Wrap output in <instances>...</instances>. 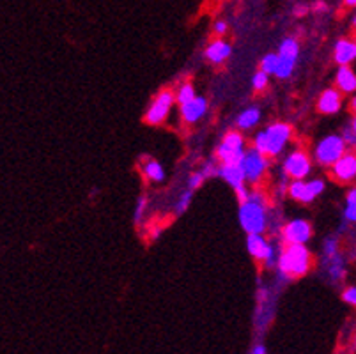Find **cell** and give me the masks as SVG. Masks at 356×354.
Segmentation results:
<instances>
[{
  "mask_svg": "<svg viewBox=\"0 0 356 354\" xmlns=\"http://www.w3.org/2000/svg\"><path fill=\"white\" fill-rule=\"evenodd\" d=\"M310 158L305 151H293L286 160H284V172L291 179H303L310 174Z\"/></svg>",
  "mask_w": 356,
  "mask_h": 354,
  "instance_id": "12",
  "label": "cell"
},
{
  "mask_svg": "<svg viewBox=\"0 0 356 354\" xmlns=\"http://www.w3.org/2000/svg\"><path fill=\"white\" fill-rule=\"evenodd\" d=\"M316 9H317V11H321V9H323V11H325V9H326V4H325V2H317V4H316Z\"/></svg>",
  "mask_w": 356,
  "mask_h": 354,
  "instance_id": "38",
  "label": "cell"
},
{
  "mask_svg": "<svg viewBox=\"0 0 356 354\" xmlns=\"http://www.w3.org/2000/svg\"><path fill=\"white\" fill-rule=\"evenodd\" d=\"M341 135L344 136L346 144H348L349 147H353L356 151V115H355V119L351 121V124H348V126H344V128H342Z\"/></svg>",
  "mask_w": 356,
  "mask_h": 354,
  "instance_id": "27",
  "label": "cell"
},
{
  "mask_svg": "<svg viewBox=\"0 0 356 354\" xmlns=\"http://www.w3.org/2000/svg\"><path fill=\"white\" fill-rule=\"evenodd\" d=\"M344 222L346 223H356V204H348V202H346Z\"/></svg>",
  "mask_w": 356,
  "mask_h": 354,
  "instance_id": "32",
  "label": "cell"
},
{
  "mask_svg": "<svg viewBox=\"0 0 356 354\" xmlns=\"http://www.w3.org/2000/svg\"><path fill=\"white\" fill-rule=\"evenodd\" d=\"M193 191L195 190H192V188H186V190L181 193V197L177 199V202H176V213L177 214H183L184 211L188 209L190 204H192V200H193Z\"/></svg>",
  "mask_w": 356,
  "mask_h": 354,
  "instance_id": "25",
  "label": "cell"
},
{
  "mask_svg": "<svg viewBox=\"0 0 356 354\" xmlns=\"http://www.w3.org/2000/svg\"><path fill=\"white\" fill-rule=\"evenodd\" d=\"M218 177H222L229 186H232V190L238 195L239 204L248 199L250 191L247 190V179H245V174H243L239 165H220Z\"/></svg>",
  "mask_w": 356,
  "mask_h": 354,
  "instance_id": "11",
  "label": "cell"
},
{
  "mask_svg": "<svg viewBox=\"0 0 356 354\" xmlns=\"http://www.w3.org/2000/svg\"><path fill=\"white\" fill-rule=\"evenodd\" d=\"M250 354H268V351H266V347L262 346V344H257V346L252 347Z\"/></svg>",
  "mask_w": 356,
  "mask_h": 354,
  "instance_id": "35",
  "label": "cell"
},
{
  "mask_svg": "<svg viewBox=\"0 0 356 354\" xmlns=\"http://www.w3.org/2000/svg\"><path fill=\"white\" fill-rule=\"evenodd\" d=\"M341 255V250H339V238L337 236H328L323 243V257H325V264L326 262L333 261L335 257Z\"/></svg>",
  "mask_w": 356,
  "mask_h": 354,
  "instance_id": "23",
  "label": "cell"
},
{
  "mask_svg": "<svg viewBox=\"0 0 356 354\" xmlns=\"http://www.w3.org/2000/svg\"><path fill=\"white\" fill-rule=\"evenodd\" d=\"M206 179H208V177H206V175L202 174V170L195 172V174H192V175H190L188 188H192V190H197V188H200V186H202V183H204V181H206Z\"/></svg>",
  "mask_w": 356,
  "mask_h": 354,
  "instance_id": "31",
  "label": "cell"
},
{
  "mask_svg": "<svg viewBox=\"0 0 356 354\" xmlns=\"http://www.w3.org/2000/svg\"><path fill=\"white\" fill-rule=\"evenodd\" d=\"M298 57H300V45L296 39L286 38L278 47V67L275 77L289 78L296 67Z\"/></svg>",
  "mask_w": 356,
  "mask_h": 354,
  "instance_id": "7",
  "label": "cell"
},
{
  "mask_svg": "<svg viewBox=\"0 0 356 354\" xmlns=\"http://www.w3.org/2000/svg\"><path fill=\"white\" fill-rule=\"evenodd\" d=\"M346 8H356V0H344Z\"/></svg>",
  "mask_w": 356,
  "mask_h": 354,
  "instance_id": "36",
  "label": "cell"
},
{
  "mask_svg": "<svg viewBox=\"0 0 356 354\" xmlns=\"http://www.w3.org/2000/svg\"><path fill=\"white\" fill-rule=\"evenodd\" d=\"M319 112L326 115H333L342 108V92L339 89H326L317 102Z\"/></svg>",
  "mask_w": 356,
  "mask_h": 354,
  "instance_id": "16",
  "label": "cell"
},
{
  "mask_svg": "<svg viewBox=\"0 0 356 354\" xmlns=\"http://www.w3.org/2000/svg\"><path fill=\"white\" fill-rule=\"evenodd\" d=\"M245 138L241 133L229 131L216 149V158L222 165H239L245 156Z\"/></svg>",
  "mask_w": 356,
  "mask_h": 354,
  "instance_id": "5",
  "label": "cell"
},
{
  "mask_svg": "<svg viewBox=\"0 0 356 354\" xmlns=\"http://www.w3.org/2000/svg\"><path fill=\"white\" fill-rule=\"evenodd\" d=\"M278 67V54H268L262 57L261 61V70L268 74L277 73Z\"/></svg>",
  "mask_w": 356,
  "mask_h": 354,
  "instance_id": "26",
  "label": "cell"
},
{
  "mask_svg": "<svg viewBox=\"0 0 356 354\" xmlns=\"http://www.w3.org/2000/svg\"><path fill=\"white\" fill-rule=\"evenodd\" d=\"M278 273L287 278H300L310 269V252L305 245H287L280 253Z\"/></svg>",
  "mask_w": 356,
  "mask_h": 354,
  "instance_id": "3",
  "label": "cell"
},
{
  "mask_svg": "<svg viewBox=\"0 0 356 354\" xmlns=\"http://www.w3.org/2000/svg\"><path fill=\"white\" fill-rule=\"evenodd\" d=\"M231 51L232 48L227 41H223V39H215V41L209 43L208 48H206V58H208L209 63L220 64L223 63V61H227Z\"/></svg>",
  "mask_w": 356,
  "mask_h": 354,
  "instance_id": "19",
  "label": "cell"
},
{
  "mask_svg": "<svg viewBox=\"0 0 356 354\" xmlns=\"http://www.w3.org/2000/svg\"><path fill=\"white\" fill-rule=\"evenodd\" d=\"M268 165H270V161H268V156L262 154V152H259L257 149H248L247 152H245V156H243L241 163H239V167H241L243 174H245V179H247V183H259L261 181V177L264 175V172L268 170Z\"/></svg>",
  "mask_w": 356,
  "mask_h": 354,
  "instance_id": "8",
  "label": "cell"
},
{
  "mask_svg": "<svg viewBox=\"0 0 356 354\" xmlns=\"http://www.w3.org/2000/svg\"><path fill=\"white\" fill-rule=\"evenodd\" d=\"M195 97H197V94H195V89H193L192 83H183V86L176 90V102L179 103L181 106L186 105V103H190L192 99H195Z\"/></svg>",
  "mask_w": 356,
  "mask_h": 354,
  "instance_id": "24",
  "label": "cell"
},
{
  "mask_svg": "<svg viewBox=\"0 0 356 354\" xmlns=\"http://www.w3.org/2000/svg\"><path fill=\"white\" fill-rule=\"evenodd\" d=\"M145 209H147V199H145L144 195H142V197H138L137 207H135V222H137V223L142 222Z\"/></svg>",
  "mask_w": 356,
  "mask_h": 354,
  "instance_id": "29",
  "label": "cell"
},
{
  "mask_svg": "<svg viewBox=\"0 0 356 354\" xmlns=\"http://www.w3.org/2000/svg\"><path fill=\"white\" fill-rule=\"evenodd\" d=\"M239 223L247 234H262L270 227L268 204L261 191H250L248 199L241 202Z\"/></svg>",
  "mask_w": 356,
  "mask_h": 354,
  "instance_id": "1",
  "label": "cell"
},
{
  "mask_svg": "<svg viewBox=\"0 0 356 354\" xmlns=\"http://www.w3.org/2000/svg\"><path fill=\"white\" fill-rule=\"evenodd\" d=\"M282 238L287 245H305L312 238V227L307 220H291L282 229Z\"/></svg>",
  "mask_w": 356,
  "mask_h": 354,
  "instance_id": "13",
  "label": "cell"
},
{
  "mask_svg": "<svg viewBox=\"0 0 356 354\" xmlns=\"http://www.w3.org/2000/svg\"><path fill=\"white\" fill-rule=\"evenodd\" d=\"M346 202H348V204H356V186L351 188V190L348 191V195H346Z\"/></svg>",
  "mask_w": 356,
  "mask_h": 354,
  "instance_id": "34",
  "label": "cell"
},
{
  "mask_svg": "<svg viewBox=\"0 0 356 354\" xmlns=\"http://www.w3.org/2000/svg\"><path fill=\"white\" fill-rule=\"evenodd\" d=\"M333 179L341 183H351L356 179V151H348L341 160L332 167Z\"/></svg>",
  "mask_w": 356,
  "mask_h": 354,
  "instance_id": "14",
  "label": "cell"
},
{
  "mask_svg": "<svg viewBox=\"0 0 356 354\" xmlns=\"http://www.w3.org/2000/svg\"><path fill=\"white\" fill-rule=\"evenodd\" d=\"M342 300L348 305H351V307H356V285H349V287L344 289Z\"/></svg>",
  "mask_w": 356,
  "mask_h": 354,
  "instance_id": "30",
  "label": "cell"
},
{
  "mask_svg": "<svg viewBox=\"0 0 356 354\" xmlns=\"http://www.w3.org/2000/svg\"><path fill=\"white\" fill-rule=\"evenodd\" d=\"M261 121V110L257 106H250V108L243 110L238 117V128L239 129H252L257 122Z\"/></svg>",
  "mask_w": 356,
  "mask_h": 354,
  "instance_id": "21",
  "label": "cell"
},
{
  "mask_svg": "<svg viewBox=\"0 0 356 354\" xmlns=\"http://www.w3.org/2000/svg\"><path fill=\"white\" fill-rule=\"evenodd\" d=\"M348 147L349 145L346 144L342 135L325 136L316 147V161L323 167L332 168L348 152Z\"/></svg>",
  "mask_w": 356,
  "mask_h": 354,
  "instance_id": "4",
  "label": "cell"
},
{
  "mask_svg": "<svg viewBox=\"0 0 356 354\" xmlns=\"http://www.w3.org/2000/svg\"><path fill=\"white\" fill-rule=\"evenodd\" d=\"M144 175L149 181H153V183H161L165 179V170L156 160H149L144 165Z\"/></svg>",
  "mask_w": 356,
  "mask_h": 354,
  "instance_id": "22",
  "label": "cell"
},
{
  "mask_svg": "<svg viewBox=\"0 0 356 354\" xmlns=\"http://www.w3.org/2000/svg\"><path fill=\"white\" fill-rule=\"evenodd\" d=\"M174 102H176V94L170 92V90H161L154 102L149 106L147 113H145V122L147 124H161V122L167 119V115L172 110Z\"/></svg>",
  "mask_w": 356,
  "mask_h": 354,
  "instance_id": "10",
  "label": "cell"
},
{
  "mask_svg": "<svg viewBox=\"0 0 356 354\" xmlns=\"http://www.w3.org/2000/svg\"><path fill=\"white\" fill-rule=\"evenodd\" d=\"M206 112H208V102H206V97L200 96H197L195 99H192L190 103L181 106V115H183V119L188 122V124L200 121V119L206 115Z\"/></svg>",
  "mask_w": 356,
  "mask_h": 354,
  "instance_id": "15",
  "label": "cell"
},
{
  "mask_svg": "<svg viewBox=\"0 0 356 354\" xmlns=\"http://www.w3.org/2000/svg\"><path fill=\"white\" fill-rule=\"evenodd\" d=\"M291 136H293V129H291L289 124H286V122H275V124L268 126L266 129H262V131L255 135L254 147L259 152H262V154L275 158V156H278L286 149Z\"/></svg>",
  "mask_w": 356,
  "mask_h": 354,
  "instance_id": "2",
  "label": "cell"
},
{
  "mask_svg": "<svg viewBox=\"0 0 356 354\" xmlns=\"http://www.w3.org/2000/svg\"><path fill=\"white\" fill-rule=\"evenodd\" d=\"M227 29V22H223V19H216L215 25H213V32H215L216 35H225Z\"/></svg>",
  "mask_w": 356,
  "mask_h": 354,
  "instance_id": "33",
  "label": "cell"
},
{
  "mask_svg": "<svg viewBox=\"0 0 356 354\" xmlns=\"http://www.w3.org/2000/svg\"><path fill=\"white\" fill-rule=\"evenodd\" d=\"M351 110L353 113L356 115V94H353V99H351Z\"/></svg>",
  "mask_w": 356,
  "mask_h": 354,
  "instance_id": "37",
  "label": "cell"
},
{
  "mask_svg": "<svg viewBox=\"0 0 356 354\" xmlns=\"http://www.w3.org/2000/svg\"><path fill=\"white\" fill-rule=\"evenodd\" d=\"M351 25L356 29V13H355V16H353V18H351Z\"/></svg>",
  "mask_w": 356,
  "mask_h": 354,
  "instance_id": "39",
  "label": "cell"
},
{
  "mask_svg": "<svg viewBox=\"0 0 356 354\" xmlns=\"http://www.w3.org/2000/svg\"><path fill=\"white\" fill-rule=\"evenodd\" d=\"M287 191L294 200L303 204H310L325 191V181L312 179L305 183L303 179H293L287 186Z\"/></svg>",
  "mask_w": 356,
  "mask_h": 354,
  "instance_id": "9",
  "label": "cell"
},
{
  "mask_svg": "<svg viewBox=\"0 0 356 354\" xmlns=\"http://www.w3.org/2000/svg\"><path fill=\"white\" fill-rule=\"evenodd\" d=\"M247 248L252 257L257 261L264 262L268 268H273L278 264L280 253L282 250H278L273 243L268 241L262 234H248L247 236Z\"/></svg>",
  "mask_w": 356,
  "mask_h": 354,
  "instance_id": "6",
  "label": "cell"
},
{
  "mask_svg": "<svg viewBox=\"0 0 356 354\" xmlns=\"http://www.w3.org/2000/svg\"><path fill=\"white\" fill-rule=\"evenodd\" d=\"M268 77L270 74L264 73V71H257V73L254 74V78H252V87H254L255 90H262V89H266L268 86Z\"/></svg>",
  "mask_w": 356,
  "mask_h": 354,
  "instance_id": "28",
  "label": "cell"
},
{
  "mask_svg": "<svg viewBox=\"0 0 356 354\" xmlns=\"http://www.w3.org/2000/svg\"><path fill=\"white\" fill-rule=\"evenodd\" d=\"M337 89L342 94H356V73L349 66H339L335 74Z\"/></svg>",
  "mask_w": 356,
  "mask_h": 354,
  "instance_id": "18",
  "label": "cell"
},
{
  "mask_svg": "<svg viewBox=\"0 0 356 354\" xmlns=\"http://www.w3.org/2000/svg\"><path fill=\"white\" fill-rule=\"evenodd\" d=\"M335 63L339 66H349L356 61V41L353 39H339L335 43Z\"/></svg>",
  "mask_w": 356,
  "mask_h": 354,
  "instance_id": "17",
  "label": "cell"
},
{
  "mask_svg": "<svg viewBox=\"0 0 356 354\" xmlns=\"http://www.w3.org/2000/svg\"><path fill=\"white\" fill-rule=\"evenodd\" d=\"M326 271H328V278L332 280V284H341L346 278V273H348L344 257L339 255V257H335L333 261L326 262Z\"/></svg>",
  "mask_w": 356,
  "mask_h": 354,
  "instance_id": "20",
  "label": "cell"
}]
</instances>
